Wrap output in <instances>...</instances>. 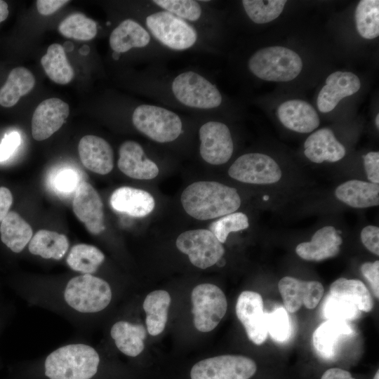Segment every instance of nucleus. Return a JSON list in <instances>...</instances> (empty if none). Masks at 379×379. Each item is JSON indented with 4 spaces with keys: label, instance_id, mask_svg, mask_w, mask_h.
I'll use <instances>...</instances> for the list:
<instances>
[{
    "label": "nucleus",
    "instance_id": "nucleus-50",
    "mask_svg": "<svg viewBox=\"0 0 379 379\" xmlns=\"http://www.w3.org/2000/svg\"><path fill=\"white\" fill-rule=\"evenodd\" d=\"M4 321L5 317L2 315V314H0V335L5 324Z\"/></svg>",
    "mask_w": 379,
    "mask_h": 379
},
{
    "label": "nucleus",
    "instance_id": "nucleus-7",
    "mask_svg": "<svg viewBox=\"0 0 379 379\" xmlns=\"http://www.w3.org/2000/svg\"><path fill=\"white\" fill-rule=\"evenodd\" d=\"M191 299L195 328L201 332L213 330L227 311L223 291L214 284H202L194 288Z\"/></svg>",
    "mask_w": 379,
    "mask_h": 379
},
{
    "label": "nucleus",
    "instance_id": "nucleus-45",
    "mask_svg": "<svg viewBox=\"0 0 379 379\" xmlns=\"http://www.w3.org/2000/svg\"><path fill=\"white\" fill-rule=\"evenodd\" d=\"M364 168L368 180L373 183L379 182V152H370L363 156Z\"/></svg>",
    "mask_w": 379,
    "mask_h": 379
},
{
    "label": "nucleus",
    "instance_id": "nucleus-19",
    "mask_svg": "<svg viewBox=\"0 0 379 379\" xmlns=\"http://www.w3.org/2000/svg\"><path fill=\"white\" fill-rule=\"evenodd\" d=\"M117 166L126 175L138 180L153 179L159 172L157 165L146 156L141 145L134 140L121 144Z\"/></svg>",
    "mask_w": 379,
    "mask_h": 379
},
{
    "label": "nucleus",
    "instance_id": "nucleus-38",
    "mask_svg": "<svg viewBox=\"0 0 379 379\" xmlns=\"http://www.w3.org/2000/svg\"><path fill=\"white\" fill-rule=\"evenodd\" d=\"M249 226L247 215L241 212H233L222 216L209 225L210 230L223 244L230 232H238Z\"/></svg>",
    "mask_w": 379,
    "mask_h": 379
},
{
    "label": "nucleus",
    "instance_id": "nucleus-35",
    "mask_svg": "<svg viewBox=\"0 0 379 379\" xmlns=\"http://www.w3.org/2000/svg\"><path fill=\"white\" fill-rule=\"evenodd\" d=\"M356 27L361 36L373 39L379 35V1L361 0L355 9Z\"/></svg>",
    "mask_w": 379,
    "mask_h": 379
},
{
    "label": "nucleus",
    "instance_id": "nucleus-54",
    "mask_svg": "<svg viewBox=\"0 0 379 379\" xmlns=\"http://www.w3.org/2000/svg\"><path fill=\"white\" fill-rule=\"evenodd\" d=\"M373 379H379V371H378L375 374Z\"/></svg>",
    "mask_w": 379,
    "mask_h": 379
},
{
    "label": "nucleus",
    "instance_id": "nucleus-47",
    "mask_svg": "<svg viewBox=\"0 0 379 379\" xmlns=\"http://www.w3.org/2000/svg\"><path fill=\"white\" fill-rule=\"evenodd\" d=\"M13 204V196L7 187H0V223L9 212Z\"/></svg>",
    "mask_w": 379,
    "mask_h": 379
},
{
    "label": "nucleus",
    "instance_id": "nucleus-23",
    "mask_svg": "<svg viewBox=\"0 0 379 379\" xmlns=\"http://www.w3.org/2000/svg\"><path fill=\"white\" fill-rule=\"evenodd\" d=\"M109 204L114 211L134 218L149 215L155 206L150 193L127 186L115 190L110 196Z\"/></svg>",
    "mask_w": 379,
    "mask_h": 379
},
{
    "label": "nucleus",
    "instance_id": "nucleus-1",
    "mask_svg": "<svg viewBox=\"0 0 379 379\" xmlns=\"http://www.w3.org/2000/svg\"><path fill=\"white\" fill-rule=\"evenodd\" d=\"M29 302L65 314L72 319L88 320L110 305V284L95 274H79L58 286L18 291Z\"/></svg>",
    "mask_w": 379,
    "mask_h": 379
},
{
    "label": "nucleus",
    "instance_id": "nucleus-20",
    "mask_svg": "<svg viewBox=\"0 0 379 379\" xmlns=\"http://www.w3.org/2000/svg\"><path fill=\"white\" fill-rule=\"evenodd\" d=\"M78 152L82 164L88 170L106 175L114 167L113 149L102 138L88 135L81 138Z\"/></svg>",
    "mask_w": 379,
    "mask_h": 379
},
{
    "label": "nucleus",
    "instance_id": "nucleus-51",
    "mask_svg": "<svg viewBox=\"0 0 379 379\" xmlns=\"http://www.w3.org/2000/svg\"><path fill=\"white\" fill-rule=\"evenodd\" d=\"M89 51V48L88 46H83V47L80 49V52L82 53V54H86L88 53V52Z\"/></svg>",
    "mask_w": 379,
    "mask_h": 379
},
{
    "label": "nucleus",
    "instance_id": "nucleus-2",
    "mask_svg": "<svg viewBox=\"0 0 379 379\" xmlns=\"http://www.w3.org/2000/svg\"><path fill=\"white\" fill-rule=\"evenodd\" d=\"M149 70L148 93L168 106L208 112L219 108L223 98L217 86L197 70L187 69L173 76Z\"/></svg>",
    "mask_w": 379,
    "mask_h": 379
},
{
    "label": "nucleus",
    "instance_id": "nucleus-30",
    "mask_svg": "<svg viewBox=\"0 0 379 379\" xmlns=\"http://www.w3.org/2000/svg\"><path fill=\"white\" fill-rule=\"evenodd\" d=\"M170 303L171 296L164 290L154 291L145 298L142 306L146 313L147 330L151 335H157L164 331Z\"/></svg>",
    "mask_w": 379,
    "mask_h": 379
},
{
    "label": "nucleus",
    "instance_id": "nucleus-16",
    "mask_svg": "<svg viewBox=\"0 0 379 379\" xmlns=\"http://www.w3.org/2000/svg\"><path fill=\"white\" fill-rule=\"evenodd\" d=\"M69 114L67 103L57 98L42 101L35 109L32 117V135L41 141L58 131Z\"/></svg>",
    "mask_w": 379,
    "mask_h": 379
},
{
    "label": "nucleus",
    "instance_id": "nucleus-24",
    "mask_svg": "<svg viewBox=\"0 0 379 379\" xmlns=\"http://www.w3.org/2000/svg\"><path fill=\"white\" fill-rule=\"evenodd\" d=\"M304 148L306 157L317 164L325 161L335 162L345 155V147L328 128H322L312 133L305 140Z\"/></svg>",
    "mask_w": 379,
    "mask_h": 379
},
{
    "label": "nucleus",
    "instance_id": "nucleus-42",
    "mask_svg": "<svg viewBox=\"0 0 379 379\" xmlns=\"http://www.w3.org/2000/svg\"><path fill=\"white\" fill-rule=\"evenodd\" d=\"M20 135L17 131L6 133L0 143V161L9 159L20 144Z\"/></svg>",
    "mask_w": 379,
    "mask_h": 379
},
{
    "label": "nucleus",
    "instance_id": "nucleus-25",
    "mask_svg": "<svg viewBox=\"0 0 379 379\" xmlns=\"http://www.w3.org/2000/svg\"><path fill=\"white\" fill-rule=\"evenodd\" d=\"M109 333L116 347L128 357H135L145 348L147 332L142 324L119 320L112 326Z\"/></svg>",
    "mask_w": 379,
    "mask_h": 379
},
{
    "label": "nucleus",
    "instance_id": "nucleus-6",
    "mask_svg": "<svg viewBox=\"0 0 379 379\" xmlns=\"http://www.w3.org/2000/svg\"><path fill=\"white\" fill-rule=\"evenodd\" d=\"M247 65L256 77L277 82L293 80L300 74L303 66L296 52L278 46L258 49L251 55Z\"/></svg>",
    "mask_w": 379,
    "mask_h": 379
},
{
    "label": "nucleus",
    "instance_id": "nucleus-27",
    "mask_svg": "<svg viewBox=\"0 0 379 379\" xmlns=\"http://www.w3.org/2000/svg\"><path fill=\"white\" fill-rule=\"evenodd\" d=\"M352 333V329L347 321L328 319L314 331L313 344L320 354L331 357L340 340Z\"/></svg>",
    "mask_w": 379,
    "mask_h": 379
},
{
    "label": "nucleus",
    "instance_id": "nucleus-52",
    "mask_svg": "<svg viewBox=\"0 0 379 379\" xmlns=\"http://www.w3.org/2000/svg\"><path fill=\"white\" fill-rule=\"evenodd\" d=\"M218 266L220 267H222L223 265H225V262L224 260H222V258H220L218 262L216 263Z\"/></svg>",
    "mask_w": 379,
    "mask_h": 379
},
{
    "label": "nucleus",
    "instance_id": "nucleus-46",
    "mask_svg": "<svg viewBox=\"0 0 379 379\" xmlns=\"http://www.w3.org/2000/svg\"><path fill=\"white\" fill-rule=\"evenodd\" d=\"M69 2L66 0H37L36 8L40 14L50 15Z\"/></svg>",
    "mask_w": 379,
    "mask_h": 379
},
{
    "label": "nucleus",
    "instance_id": "nucleus-34",
    "mask_svg": "<svg viewBox=\"0 0 379 379\" xmlns=\"http://www.w3.org/2000/svg\"><path fill=\"white\" fill-rule=\"evenodd\" d=\"M328 294L354 304L359 311L368 312L373 307L369 291L364 284L358 279L339 278L331 284Z\"/></svg>",
    "mask_w": 379,
    "mask_h": 379
},
{
    "label": "nucleus",
    "instance_id": "nucleus-37",
    "mask_svg": "<svg viewBox=\"0 0 379 379\" xmlns=\"http://www.w3.org/2000/svg\"><path fill=\"white\" fill-rule=\"evenodd\" d=\"M285 0H243L241 4L248 18L255 24H265L277 18L286 5Z\"/></svg>",
    "mask_w": 379,
    "mask_h": 379
},
{
    "label": "nucleus",
    "instance_id": "nucleus-43",
    "mask_svg": "<svg viewBox=\"0 0 379 379\" xmlns=\"http://www.w3.org/2000/svg\"><path fill=\"white\" fill-rule=\"evenodd\" d=\"M361 240L364 246L373 254L379 255V228L368 225L361 232Z\"/></svg>",
    "mask_w": 379,
    "mask_h": 379
},
{
    "label": "nucleus",
    "instance_id": "nucleus-14",
    "mask_svg": "<svg viewBox=\"0 0 379 379\" xmlns=\"http://www.w3.org/2000/svg\"><path fill=\"white\" fill-rule=\"evenodd\" d=\"M73 211L92 234H99L105 229L102 201L95 189L81 181L74 192Z\"/></svg>",
    "mask_w": 379,
    "mask_h": 379
},
{
    "label": "nucleus",
    "instance_id": "nucleus-9",
    "mask_svg": "<svg viewBox=\"0 0 379 379\" xmlns=\"http://www.w3.org/2000/svg\"><path fill=\"white\" fill-rule=\"evenodd\" d=\"M176 246L180 251L188 255L193 265L201 269L216 264L225 253L222 244L206 229L181 233L177 238Z\"/></svg>",
    "mask_w": 379,
    "mask_h": 379
},
{
    "label": "nucleus",
    "instance_id": "nucleus-48",
    "mask_svg": "<svg viewBox=\"0 0 379 379\" xmlns=\"http://www.w3.org/2000/svg\"><path fill=\"white\" fill-rule=\"evenodd\" d=\"M321 379H355L351 373L339 368H332L326 370Z\"/></svg>",
    "mask_w": 379,
    "mask_h": 379
},
{
    "label": "nucleus",
    "instance_id": "nucleus-10",
    "mask_svg": "<svg viewBox=\"0 0 379 379\" xmlns=\"http://www.w3.org/2000/svg\"><path fill=\"white\" fill-rule=\"evenodd\" d=\"M109 44L113 51L112 58L118 60L121 55L131 49L147 50L157 57L168 51L161 46L140 22L131 18L122 20L111 32Z\"/></svg>",
    "mask_w": 379,
    "mask_h": 379
},
{
    "label": "nucleus",
    "instance_id": "nucleus-17",
    "mask_svg": "<svg viewBox=\"0 0 379 379\" xmlns=\"http://www.w3.org/2000/svg\"><path fill=\"white\" fill-rule=\"evenodd\" d=\"M154 6L167 11L193 25L208 44L211 26L208 1L197 0H153Z\"/></svg>",
    "mask_w": 379,
    "mask_h": 379
},
{
    "label": "nucleus",
    "instance_id": "nucleus-18",
    "mask_svg": "<svg viewBox=\"0 0 379 379\" xmlns=\"http://www.w3.org/2000/svg\"><path fill=\"white\" fill-rule=\"evenodd\" d=\"M361 87L359 77L350 72L336 71L326 79L319 93L317 105L322 113L332 111L344 98L357 93Z\"/></svg>",
    "mask_w": 379,
    "mask_h": 379
},
{
    "label": "nucleus",
    "instance_id": "nucleus-36",
    "mask_svg": "<svg viewBox=\"0 0 379 379\" xmlns=\"http://www.w3.org/2000/svg\"><path fill=\"white\" fill-rule=\"evenodd\" d=\"M58 31L65 37L77 40L93 39L97 34L96 22L83 13H72L58 25Z\"/></svg>",
    "mask_w": 379,
    "mask_h": 379
},
{
    "label": "nucleus",
    "instance_id": "nucleus-32",
    "mask_svg": "<svg viewBox=\"0 0 379 379\" xmlns=\"http://www.w3.org/2000/svg\"><path fill=\"white\" fill-rule=\"evenodd\" d=\"M47 76L55 83L67 84L74 76V70L67 58L65 48L59 44H53L41 59Z\"/></svg>",
    "mask_w": 379,
    "mask_h": 379
},
{
    "label": "nucleus",
    "instance_id": "nucleus-15",
    "mask_svg": "<svg viewBox=\"0 0 379 379\" xmlns=\"http://www.w3.org/2000/svg\"><path fill=\"white\" fill-rule=\"evenodd\" d=\"M286 310L293 313L302 305L307 309H314L321 299L324 288L317 281H301L291 277H284L278 284Z\"/></svg>",
    "mask_w": 379,
    "mask_h": 379
},
{
    "label": "nucleus",
    "instance_id": "nucleus-22",
    "mask_svg": "<svg viewBox=\"0 0 379 379\" xmlns=\"http://www.w3.org/2000/svg\"><path fill=\"white\" fill-rule=\"evenodd\" d=\"M342 242L338 231L332 226H326L318 230L310 241L299 244L295 251L305 260L320 261L335 256Z\"/></svg>",
    "mask_w": 379,
    "mask_h": 379
},
{
    "label": "nucleus",
    "instance_id": "nucleus-39",
    "mask_svg": "<svg viewBox=\"0 0 379 379\" xmlns=\"http://www.w3.org/2000/svg\"><path fill=\"white\" fill-rule=\"evenodd\" d=\"M357 307L340 297L328 294L323 305V314L328 319L348 321L359 316Z\"/></svg>",
    "mask_w": 379,
    "mask_h": 379
},
{
    "label": "nucleus",
    "instance_id": "nucleus-29",
    "mask_svg": "<svg viewBox=\"0 0 379 379\" xmlns=\"http://www.w3.org/2000/svg\"><path fill=\"white\" fill-rule=\"evenodd\" d=\"M32 234L31 226L15 211H9L1 222V240L15 253L24 250L30 241Z\"/></svg>",
    "mask_w": 379,
    "mask_h": 379
},
{
    "label": "nucleus",
    "instance_id": "nucleus-41",
    "mask_svg": "<svg viewBox=\"0 0 379 379\" xmlns=\"http://www.w3.org/2000/svg\"><path fill=\"white\" fill-rule=\"evenodd\" d=\"M52 186L58 193L75 192L81 182L79 173L73 168H65L55 171L51 178Z\"/></svg>",
    "mask_w": 379,
    "mask_h": 379
},
{
    "label": "nucleus",
    "instance_id": "nucleus-40",
    "mask_svg": "<svg viewBox=\"0 0 379 379\" xmlns=\"http://www.w3.org/2000/svg\"><path fill=\"white\" fill-rule=\"evenodd\" d=\"M267 328L275 341L282 343L288 339L291 334V326L285 308L279 307L267 313Z\"/></svg>",
    "mask_w": 379,
    "mask_h": 379
},
{
    "label": "nucleus",
    "instance_id": "nucleus-49",
    "mask_svg": "<svg viewBox=\"0 0 379 379\" xmlns=\"http://www.w3.org/2000/svg\"><path fill=\"white\" fill-rule=\"evenodd\" d=\"M8 15V6L6 1L0 0V22L4 21Z\"/></svg>",
    "mask_w": 379,
    "mask_h": 379
},
{
    "label": "nucleus",
    "instance_id": "nucleus-13",
    "mask_svg": "<svg viewBox=\"0 0 379 379\" xmlns=\"http://www.w3.org/2000/svg\"><path fill=\"white\" fill-rule=\"evenodd\" d=\"M236 314L249 340L258 345L262 344L268 332L262 296L254 291H243L237 301Z\"/></svg>",
    "mask_w": 379,
    "mask_h": 379
},
{
    "label": "nucleus",
    "instance_id": "nucleus-8",
    "mask_svg": "<svg viewBox=\"0 0 379 379\" xmlns=\"http://www.w3.org/2000/svg\"><path fill=\"white\" fill-rule=\"evenodd\" d=\"M257 370L255 362L241 355H221L203 359L191 369V379H249Z\"/></svg>",
    "mask_w": 379,
    "mask_h": 379
},
{
    "label": "nucleus",
    "instance_id": "nucleus-33",
    "mask_svg": "<svg viewBox=\"0 0 379 379\" xmlns=\"http://www.w3.org/2000/svg\"><path fill=\"white\" fill-rule=\"evenodd\" d=\"M104 253L96 246L79 244L72 246L66 256V263L74 272L94 274L105 261Z\"/></svg>",
    "mask_w": 379,
    "mask_h": 379
},
{
    "label": "nucleus",
    "instance_id": "nucleus-31",
    "mask_svg": "<svg viewBox=\"0 0 379 379\" xmlns=\"http://www.w3.org/2000/svg\"><path fill=\"white\" fill-rule=\"evenodd\" d=\"M34 84L35 78L28 69L24 67L14 68L0 88V105L5 107L15 105L20 97L32 90Z\"/></svg>",
    "mask_w": 379,
    "mask_h": 379
},
{
    "label": "nucleus",
    "instance_id": "nucleus-21",
    "mask_svg": "<svg viewBox=\"0 0 379 379\" xmlns=\"http://www.w3.org/2000/svg\"><path fill=\"white\" fill-rule=\"evenodd\" d=\"M280 122L288 129L300 133L312 132L320 124L317 111L308 102L300 99L286 100L277 108Z\"/></svg>",
    "mask_w": 379,
    "mask_h": 379
},
{
    "label": "nucleus",
    "instance_id": "nucleus-26",
    "mask_svg": "<svg viewBox=\"0 0 379 379\" xmlns=\"http://www.w3.org/2000/svg\"><path fill=\"white\" fill-rule=\"evenodd\" d=\"M335 197L345 204L357 208L379 204V185L359 180H351L340 185Z\"/></svg>",
    "mask_w": 379,
    "mask_h": 379
},
{
    "label": "nucleus",
    "instance_id": "nucleus-53",
    "mask_svg": "<svg viewBox=\"0 0 379 379\" xmlns=\"http://www.w3.org/2000/svg\"><path fill=\"white\" fill-rule=\"evenodd\" d=\"M375 126H377V128H379V114H378L376 117H375Z\"/></svg>",
    "mask_w": 379,
    "mask_h": 379
},
{
    "label": "nucleus",
    "instance_id": "nucleus-44",
    "mask_svg": "<svg viewBox=\"0 0 379 379\" xmlns=\"http://www.w3.org/2000/svg\"><path fill=\"white\" fill-rule=\"evenodd\" d=\"M361 272L368 280L375 296H379V261L368 262L361 266Z\"/></svg>",
    "mask_w": 379,
    "mask_h": 379
},
{
    "label": "nucleus",
    "instance_id": "nucleus-5",
    "mask_svg": "<svg viewBox=\"0 0 379 379\" xmlns=\"http://www.w3.org/2000/svg\"><path fill=\"white\" fill-rule=\"evenodd\" d=\"M100 364L98 351L85 343L60 346L44 359V375L48 379H92Z\"/></svg>",
    "mask_w": 379,
    "mask_h": 379
},
{
    "label": "nucleus",
    "instance_id": "nucleus-3",
    "mask_svg": "<svg viewBox=\"0 0 379 379\" xmlns=\"http://www.w3.org/2000/svg\"><path fill=\"white\" fill-rule=\"evenodd\" d=\"M180 200L186 213L200 220L224 216L241 206L235 188L213 181L192 183L183 190Z\"/></svg>",
    "mask_w": 379,
    "mask_h": 379
},
{
    "label": "nucleus",
    "instance_id": "nucleus-4",
    "mask_svg": "<svg viewBox=\"0 0 379 379\" xmlns=\"http://www.w3.org/2000/svg\"><path fill=\"white\" fill-rule=\"evenodd\" d=\"M140 24L157 43L168 51H185L198 46L208 48V44L193 25L150 1Z\"/></svg>",
    "mask_w": 379,
    "mask_h": 379
},
{
    "label": "nucleus",
    "instance_id": "nucleus-11",
    "mask_svg": "<svg viewBox=\"0 0 379 379\" xmlns=\"http://www.w3.org/2000/svg\"><path fill=\"white\" fill-rule=\"evenodd\" d=\"M228 174L238 181L257 185L275 183L282 175L278 164L270 156L261 153L240 156L229 168Z\"/></svg>",
    "mask_w": 379,
    "mask_h": 379
},
{
    "label": "nucleus",
    "instance_id": "nucleus-28",
    "mask_svg": "<svg viewBox=\"0 0 379 379\" xmlns=\"http://www.w3.org/2000/svg\"><path fill=\"white\" fill-rule=\"evenodd\" d=\"M27 246L29 253L34 255L60 260L67 253L69 242L62 234L40 230L32 237Z\"/></svg>",
    "mask_w": 379,
    "mask_h": 379
},
{
    "label": "nucleus",
    "instance_id": "nucleus-12",
    "mask_svg": "<svg viewBox=\"0 0 379 379\" xmlns=\"http://www.w3.org/2000/svg\"><path fill=\"white\" fill-rule=\"evenodd\" d=\"M199 154L212 165L227 162L234 152V142L229 127L219 121H207L199 128Z\"/></svg>",
    "mask_w": 379,
    "mask_h": 379
}]
</instances>
